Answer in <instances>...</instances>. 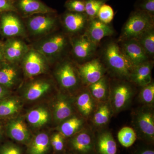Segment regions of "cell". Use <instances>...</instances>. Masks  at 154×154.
<instances>
[{
    "mask_svg": "<svg viewBox=\"0 0 154 154\" xmlns=\"http://www.w3.org/2000/svg\"><path fill=\"white\" fill-rule=\"evenodd\" d=\"M102 61L107 72L114 79L130 81L134 67L122 52L118 42L110 41L102 51Z\"/></svg>",
    "mask_w": 154,
    "mask_h": 154,
    "instance_id": "cell-1",
    "label": "cell"
},
{
    "mask_svg": "<svg viewBox=\"0 0 154 154\" xmlns=\"http://www.w3.org/2000/svg\"><path fill=\"white\" fill-rule=\"evenodd\" d=\"M30 46L44 56L49 64L54 63L62 59L70 47V36L57 30L34 41Z\"/></svg>",
    "mask_w": 154,
    "mask_h": 154,
    "instance_id": "cell-2",
    "label": "cell"
},
{
    "mask_svg": "<svg viewBox=\"0 0 154 154\" xmlns=\"http://www.w3.org/2000/svg\"><path fill=\"white\" fill-rule=\"evenodd\" d=\"M23 19L28 38H34L35 41L57 30L60 23L57 12L36 14Z\"/></svg>",
    "mask_w": 154,
    "mask_h": 154,
    "instance_id": "cell-3",
    "label": "cell"
},
{
    "mask_svg": "<svg viewBox=\"0 0 154 154\" xmlns=\"http://www.w3.org/2000/svg\"><path fill=\"white\" fill-rule=\"evenodd\" d=\"M154 28V17L136 10L131 14L121 30L118 42L137 38L147 30Z\"/></svg>",
    "mask_w": 154,
    "mask_h": 154,
    "instance_id": "cell-4",
    "label": "cell"
},
{
    "mask_svg": "<svg viewBox=\"0 0 154 154\" xmlns=\"http://www.w3.org/2000/svg\"><path fill=\"white\" fill-rule=\"evenodd\" d=\"M132 84L129 81L119 79L110 81L109 101L113 114L125 110L131 104L135 94Z\"/></svg>",
    "mask_w": 154,
    "mask_h": 154,
    "instance_id": "cell-5",
    "label": "cell"
},
{
    "mask_svg": "<svg viewBox=\"0 0 154 154\" xmlns=\"http://www.w3.org/2000/svg\"><path fill=\"white\" fill-rule=\"evenodd\" d=\"M59 61L54 71L56 79L60 86L67 91H74L82 84L76 63L71 60L64 58Z\"/></svg>",
    "mask_w": 154,
    "mask_h": 154,
    "instance_id": "cell-6",
    "label": "cell"
},
{
    "mask_svg": "<svg viewBox=\"0 0 154 154\" xmlns=\"http://www.w3.org/2000/svg\"><path fill=\"white\" fill-rule=\"evenodd\" d=\"M133 125L137 134L149 141L154 138L153 107L143 105L133 112Z\"/></svg>",
    "mask_w": 154,
    "mask_h": 154,
    "instance_id": "cell-7",
    "label": "cell"
},
{
    "mask_svg": "<svg viewBox=\"0 0 154 154\" xmlns=\"http://www.w3.org/2000/svg\"><path fill=\"white\" fill-rule=\"evenodd\" d=\"M0 35L6 38H28L23 19L13 11L0 14Z\"/></svg>",
    "mask_w": 154,
    "mask_h": 154,
    "instance_id": "cell-8",
    "label": "cell"
},
{
    "mask_svg": "<svg viewBox=\"0 0 154 154\" xmlns=\"http://www.w3.org/2000/svg\"><path fill=\"white\" fill-rule=\"evenodd\" d=\"M71 51L76 63L81 64L93 59L98 45L90 40L85 33L70 37Z\"/></svg>",
    "mask_w": 154,
    "mask_h": 154,
    "instance_id": "cell-9",
    "label": "cell"
},
{
    "mask_svg": "<svg viewBox=\"0 0 154 154\" xmlns=\"http://www.w3.org/2000/svg\"><path fill=\"white\" fill-rule=\"evenodd\" d=\"M20 64L24 74L29 78L45 73L49 64L44 56L30 46Z\"/></svg>",
    "mask_w": 154,
    "mask_h": 154,
    "instance_id": "cell-10",
    "label": "cell"
},
{
    "mask_svg": "<svg viewBox=\"0 0 154 154\" xmlns=\"http://www.w3.org/2000/svg\"><path fill=\"white\" fill-rule=\"evenodd\" d=\"M83 85L88 87L105 75L107 71L101 59L93 58L81 64L76 63Z\"/></svg>",
    "mask_w": 154,
    "mask_h": 154,
    "instance_id": "cell-11",
    "label": "cell"
},
{
    "mask_svg": "<svg viewBox=\"0 0 154 154\" xmlns=\"http://www.w3.org/2000/svg\"><path fill=\"white\" fill-rule=\"evenodd\" d=\"M85 13H75L66 11L60 17L63 31L70 37L85 33L89 22Z\"/></svg>",
    "mask_w": 154,
    "mask_h": 154,
    "instance_id": "cell-12",
    "label": "cell"
},
{
    "mask_svg": "<svg viewBox=\"0 0 154 154\" xmlns=\"http://www.w3.org/2000/svg\"><path fill=\"white\" fill-rule=\"evenodd\" d=\"M30 48L23 38L13 37L6 38L3 43V51L5 61L19 64Z\"/></svg>",
    "mask_w": 154,
    "mask_h": 154,
    "instance_id": "cell-13",
    "label": "cell"
},
{
    "mask_svg": "<svg viewBox=\"0 0 154 154\" xmlns=\"http://www.w3.org/2000/svg\"><path fill=\"white\" fill-rule=\"evenodd\" d=\"M17 14L22 18L38 14L54 13L56 11L40 0H14Z\"/></svg>",
    "mask_w": 154,
    "mask_h": 154,
    "instance_id": "cell-14",
    "label": "cell"
},
{
    "mask_svg": "<svg viewBox=\"0 0 154 154\" xmlns=\"http://www.w3.org/2000/svg\"><path fill=\"white\" fill-rule=\"evenodd\" d=\"M118 42L122 52L134 66L150 60L137 39L131 38Z\"/></svg>",
    "mask_w": 154,
    "mask_h": 154,
    "instance_id": "cell-15",
    "label": "cell"
},
{
    "mask_svg": "<svg viewBox=\"0 0 154 154\" xmlns=\"http://www.w3.org/2000/svg\"><path fill=\"white\" fill-rule=\"evenodd\" d=\"M114 33V30L111 26L96 18L90 19L84 33L91 41L99 45L103 38L112 36Z\"/></svg>",
    "mask_w": 154,
    "mask_h": 154,
    "instance_id": "cell-16",
    "label": "cell"
},
{
    "mask_svg": "<svg viewBox=\"0 0 154 154\" xmlns=\"http://www.w3.org/2000/svg\"><path fill=\"white\" fill-rule=\"evenodd\" d=\"M75 103L80 115L87 120L91 118L98 103L86 87L78 94Z\"/></svg>",
    "mask_w": 154,
    "mask_h": 154,
    "instance_id": "cell-17",
    "label": "cell"
},
{
    "mask_svg": "<svg viewBox=\"0 0 154 154\" xmlns=\"http://www.w3.org/2000/svg\"><path fill=\"white\" fill-rule=\"evenodd\" d=\"M71 140L72 148L80 154H90L94 147V139L91 131L83 129L75 135Z\"/></svg>",
    "mask_w": 154,
    "mask_h": 154,
    "instance_id": "cell-18",
    "label": "cell"
},
{
    "mask_svg": "<svg viewBox=\"0 0 154 154\" xmlns=\"http://www.w3.org/2000/svg\"><path fill=\"white\" fill-rule=\"evenodd\" d=\"M154 66L152 60H149L135 66L130 78V82L143 87L151 82L152 71Z\"/></svg>",
    "mask_w": 154,
    "mask_h": 154,
    "instance_id": "cell-19",
    "label": "cell"
},
{
    "mask_svg": "<svg viewBox=\"0 0 154 154\" xmlns=\"http://www.w3.org/2000/svg\"><path fill=\"white\" fill-rule=\"evenodd\" d=\"M74 107L72 102L67 95L60 94L58 95L54 107V116L57 123H61L73 115Z\"/></svg>",
    "mask_w": 154,
    "mask_h": 154,
    "instance_id": "cell-20",
    "label": "cell"
},
{
    "mask_svg": "<svg viewBox=\"0 0 154 154\" xmlns=\"http://www.w3.org/2000/svg\"><path fill=\"white\" fill-rule=\"evenodd\" d=\"M18 65L5 61L0 64V85L9 90L17 85L19 79Z\"/></svg>",
    "mask_w": 154,
    "mask_h": 154,
    "instance_id": "cell-21",
    "label": "cell"
},
{
    "mask_svg": "<svg viewBox=\"0 0 154 154\" xmlns=\"http://www.w3.org/2000/svg\"><path fill=\"white\" fill-rule=\"evenodd\" d=\"M6 129L9 137L14 140L22 143H25L30 140V132L22 119L11 120L7 124Z\"/></svg>",
    "mask_w": 154,
    "mask_h": 154,
    "instance_id": "cell-22",
    "label": "cell"
},
{
    "mask_svg": "<svg viewBox=\"0 0 154 154\" xmlns=\"http://www.w3.org/2000/svg\"><path fill=\"white\" fill-rule=\"evenodd\" d=\"M52 85L50 81L43 79L31 81L25 88V98L29 101L39 99L51 89Z\"/></svg>",
    "mask_w": 154,
    "mask_h": 154,
    "instance_id": "cell-23",
    "label": "cell"
},
{
    "mask_svg": "<svg viewBox=\"0 0 154 154\" xmlns=\"http://www.w3.org/2000/svg\"><path fill=\"white\" fill-rule=\"evenodd\" d=\"M113 114V109L109 100L99 102L91 116V120L96 127H102L109 122Z\"/></svg>",
    "mask_w": 154,
    "mask_h": 154,
    "instance_id": "cell-24",
    "label": "cell"
},
{
    "mask_svg": "<svg viewBox=\"0 0 154 154\" xmlns=\"http://www.w3.org/2000/svg\"><path fill=\"white\" fill-rule=\"evenodd\" d=\"M87 88L98 103L109 100L110 80L106 75L98 82L88 86Z\"/></svg>",
    "mask_w": 154,
    "mask_h": 154,
    "instance_id": "cell-25",
    "label": "cell"
},
{
    "mask_svg": "<svg viewBox=\"0 0 154 154\" xmlns=\"http://www.w3.org/2000/svg\"><path fill=\"white\" fill-rule=\"evenodd\" d=\"M85 119L73 115L61 122L60 133L64 137H71L84 129Z\"/></svg>",
    "mask_w": 154,
    "mask_h": 154,
    "instance_id": "cell-26",
    "label": "cell"
},
{
    "mask_svg": "<svg viewBox=\"0 0 154 154\" xmlns=\"http://www.w3.org/2000/svg\"><path fill=\"white\" fill-rule=\"evenodd\" d=\"M96 147L99 154H116L117 146L112 134L103 131L97 138Z\"/></svg>",
    "mask_w": 154,
    "mask_h": 154,
    "instance_id": "cell-27",
    "label": "cell"
},
{
    "mask_svg": "<svg viewBox=\"0 0 154 154\" xmlns=\"http://www.w3.org/2000/svg\"><path fill=\"white\" fill-rule=\"evenodd\" d=\"M50 140L48 135L44 133L38 134L30 143L29 154H46L48 152Z\"/></svg>",
    "mask_w": 154,
    "mask_h": 154,
    "instance_id": "cell-28",
    "label": "cell"
},
{
    "mask_svg": "<svg viewBox=\"0 0 154 154\" xmlns=\"http://www.w3.org/2000/svg\"><path fill=\"white\" fill-rule=\"evenodd\" d=\"M49 118V113L47 109L42 107L31 110L27 116L28 122L35 127L44 125L48 122Z\"/></svg>",
    "mask_w": 154,
    "mask_h": 154,
    "instance_id": "cell-29",
    "label": "cell"
},
{
    "mask_svg": "<svg viewBox=\"0 0 154 154\" xmlns=\"http://www.w3.org/2000/svg\"><path fill=\"white\" fill-rule=\"evenodd\" d=\"M21 107L17 99L7 97L0 101V118H4L17 113Z\"/></svg>",
    "mask_w": 154,
    "mask_h": 154,
    "instance_id": "cell-30",
    "label": "cell"
},
{
    "mask_svg": "<svg viewBox=\"0 0 154 154\" xmlns=\"http://www.w3.org/2000/svg\"><path fill=\"white\" fill-rule=\"evenodd\" d=\"M135 39L139 42L149 60H152L154 56V28L147 30Z\"/></svg>",
    "mask_w": 154,
    "mask_h": 154,
    "instance_id": "cell-31",
    "label": "cell"
},
{
    "mask_svg": "<svg viewBox=\"0 0 154 154\" xmlns=\"http://www.w3.org/2000/svg\"><path fill=\"white\" fill-rule=\"evenodd\" d=\"M117 138L122 145L125 147L128 148L134 143L137 138V134L133 128L125 126L119 131Z\"/></svg>",
    "mask_w": 154,
    "mask_h": 154,
    "instance_id": "cell-32",
    "label": "cell"
},
{
    "mask_svg": "<svg viewBox=\"0 0 154 154\" xmlns=\"http://www.w3.org/2000/svg\"><path fill=\"white\" fill-rule=\"evenodd\" d=\"M139 100L143 105L153 107L154 103V83L151 82L146 85L141 87Z\"/></svg>",
    "mask_w": 154,
    "mask_h": 154,
    "instance_id": "cell-33",
    "label": "cell"
},
{
    "mask_svg": "<svg viewBox=\"0 0 154 154\" xmlns=\"http://www.w3.org/2000/svg\"><path fill=\"white\" fill-rule=\"evenodd\" d=\"M108 0H84L85 3V13L89 19L96 18L98 11L101 6Z\"/></svg>",
    "mask_w": 154,
    "mask_h": 154,
    "instance_id": "cell-34",
    "label": "cell"
},
{
    "mask_svg": "<svg viewBox=\"0 0 154 154\" xmlns=\"http://www.w3.org/2000/svg\"><path fill=\"white\" fill-rule=\"evenodd\" d=\"M114 16V11L112 7L105 3L99 9L96 18L103 23L109 25Z\"/></svg>",
    "mask_w": 154,
    "mask_h": 154,
    "instance_id": "cell-35",
    "label": "cell"
},
{
    "mask_svg": "<svg viewBox=\"0 0 154 154\" xmlns=\"http://www.w3.org/2000/svg\"><path fill=\"white\" fill-rule=\"evenodd\" d=\"M67 11L75 13H85L84 0H67L65 4Z\"/></svg>",
    "mask_w": 154,
    "mask_h": 154,
    "instance_id": "cell-36",
    "label": "cell"
},
{
    "mask_svg": "<svg viewBox=\"0 0 154 154\" xmlns=\"http://www.w3.org/2000/svg\"><path fill=\"white\" fill-rule=\"evenodd\" d=\"M136 10L144 11L154 17V0H138Z\"/></svg>",
    "mask_w": 154,
    "mask_h": 154,
    "instance_id": "cell-37",
    "label": "cell"
},
{
    "mask_svg": "<svg viewBox=\"0 0 154 154\" xmlns=\"http://www.w3.org/2000/svg\"><path fill=\"white\" fill-rule=\"evenodd\" d=\"M64 137L60 133H56L53 135L50 140V144L54 149L57 152H60L64 146Z\"/></svg>",
    "mask_w": 154,
    "mask_h": 154,
    "instance_id": "cell-38",
    "label": "cell"
},
{
    "mask_svg": "<svg viewBox=\"0 0 154 154\" xmlns=\"http://www.w3.org/2000/svg\"><path fill=\"white\" fill-rule=\"evenodd\" d=\"M0 154H22L19 147L11 143L5 144L0 147Z\"/></svg>",
    "mask_w": 154,
    "mask_h": 154,
    "instance_id": "cell-39",
    "label": "cell"
},
{
    "mask_svg": "<svg viewBox=\"0 0 154 154\" xmlns=\"http://www.w3.org/2000/svg\"><path fill=\"white\" fill-rule=\"evenodd\" d=\"M9 11L17 13L14 0H0V14Z\"/></svg>",
    "mask_w": 154,
    "mask_h": 154,
    "instance_id": "cell-40",
    "label": "cell"
},
{
    "mask_svg": "<svg viewBox=\"0 0 154 154\" xmlns=\"http://www.w3.org/2000/svg\"><path fill=\"white\" fill-rule=\"evenodd\" d=\"M10 93L9 89L0 85V101L8 97Z\"/></svg>",
    "mask_w": 154,
    "mask_h": 154,
    "instance_id": "cell-41",
    "label": "cell"
},
{
    "mask_svg": "<svg viewBox=\"0 0 154 154\" xmlns=\"http://www.w3.org/2000/svg\"><path fill=\"white\" fill-rule=\"evenodd\" d=\"M3 42L0 43V64L5 61L3 51Z\"/></svg>",
    "mask_w": 154,
    "mask_h": 154,
    "instance_id": "cell-42",
    "label": "cell"
},
{
    "mask_svg": "<svg viewBox=\"0 0 154 154\" xmlns=\"http://www.w3.org/2000/svg\"><path fill=\"white\" fill-rule=\"evenodd\" d=\"M140 154H154V151L151 149H146L141 152Z\"/></svg>",
    "mask_w": 154,
    "mask_h": 154,
    "instance_id": "cell-43",
    "label": "cell"
},
{
    "mask_svg": "<svg viewBox=\"0 0 154 154\" xmlns=\"http://www.w3.org/2000/svg\"><path fill=\"white\" fill-rule=\"evenodd\" d=\"M2 126L1 125V123H0V139L2 137Z\"/></svg>",
    "mask_w": 154,
    "mask_h": 154,
    "instance_id": "cell-44",
    "label": "cell"
},
{
    "mask_svg": "<svg viewBox=\"0 0 154 154\" xmlns=\"http://www.w3.org/2000/svg\"><path fill=\"white\" fill-rule=\"evenodd\" d=\"M2 41H0V43H1V42H2Z\"/></svg>",
    "mask_w": 154,
    "mask_h": 154,
    "instance_id": "cell-45",
    "label": "cell"
}]
</instances>
